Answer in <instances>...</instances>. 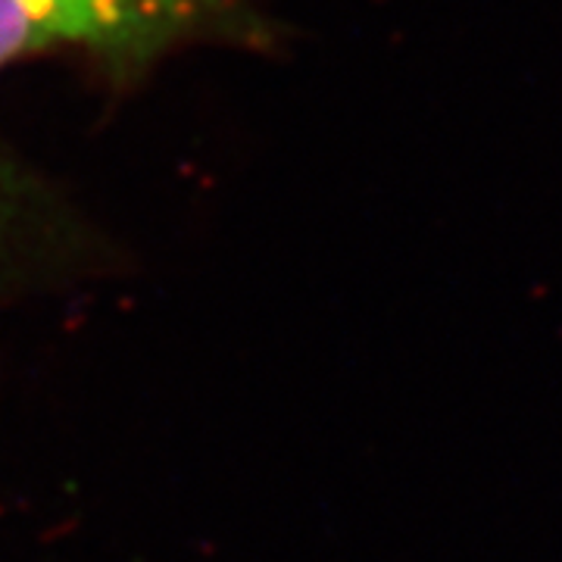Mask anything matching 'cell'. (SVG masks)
I'll return each instance as SVG.
<instances>
[{
	"instance_id": "1",
	"label": "cell",
	"mask_w": 562,
	"mask_h": 562,
	"mask_svg": "<svg viewBox=\"0 0 562 562\" xmlns=\"http://www.w3.org/2000/svg\"><path fill=\"white\" fill-rule=\"evenodd\" d=\"M222 16L225 0H0V66L47 47L147 63Z\"/></svg>"
},
{
	"instance_id": "2",
	"label": "cell",
	"mask_w": 562,
	"mask_h": 562,
	"mask_svg": "<svg viewBox=\"0 0 562 562\" xmlns=\"http://www.w3.org/2000/svg\"><path fill=\"white\" fill-rule=\"evenodd\" d=\"M7 184H10V172H7V166H3V160H0V198H3L7 191H10Z\"/></svg>"
}]
</instances>
